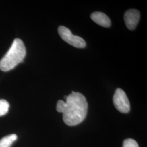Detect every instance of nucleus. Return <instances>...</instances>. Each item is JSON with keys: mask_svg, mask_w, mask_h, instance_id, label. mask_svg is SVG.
Returning a JSON list of instances; mask_svg holds the SVG:
<instances>
[{"mask_svg": "<svg viewBox=\"0 0 147 147\" xmlns=\"http://www.w3.org/2000/svg\"><path fill=\"white\" fill-rule=\"evenodd\" d=\"M123 147H139V146L136 141L131 138H128L123 142Z\"/></svg>", "mask_w": 147, "mask_h": 147, "instance_id": "nucleus-9", "label": "nucleus"}, {"mask_svg": "<svg viewBox=\"0 0 147 147\" xmlns=\"http://www.w3.org/2000/svg\"><path fill=\"white\" fill-rule=\"evenodd\" d=\"M113 104L117 110L121 113H126L130 110V104L125 92L121 88H117L113 98Z\"/></svg>", "mask_w": 147, "mask_h": 147, "instance_id": "nucleus-4", "label": "nucleus"}, {"mask_svg": "<svg viewBox=\"0 0 147 147\" xmlns=\"http://www.w3.org/2000/svg\"><path fill=\"white\" fill-rule=\"evenodd\" d=\"M18 137L16 134H11L0 140V147H10Z\"/></svg>", "mask_w": 147, "mask_h": 147, "instance_id": "nucleus-7", "label": "nucleus"}, {"mask_svg": "<svg viewBox=\"0 0 147 147\" xmlns=\"http://www.w3.org/2000/svg\"><path fill=\"white\" fill-rule=\"evenodd\" d=\"M92 20L95 23L104 27L111 26V22L110 18L104 13L100 11H95L90 15Z\"/></svg>", "mask_w": 147, "mask_h": 147, "instance_id": "nucleus-6", "label": "nucleus"}, {"mask_svg": "<svg viewBox=\"0 0 147 147\" xmlns=\"http://www.w3.org/2000/svg\"><path fill=\"white\" fill-rule=\"evenodd\" d=\"M58 32L61 38L69 44L77 48H84L86 43L82 38L74 36L70 30L63 26H60L58 28Z\"/></svg>", "mask_w": 147, "mask_h": 147, "instance_id": "nucleus-3", "label": "nucleus"}, {"mask_svg": "<svg viewBox=\"0 0 147 147\" xmlns=\"http://www.w3.org/2000/svg\"><path fill=\"white\" fill-rule=\"evenodd\" d=\"M9 109V104L4 99H0V116L6 115Z\"/></svg>", "mask_w": 147, "mask_h": 147, "instance_id": "nucleus-8", "label": "nucleus"}, {"mask_svg": "<svg viewBox=\"0 0 147 147\" xmlns=\"http://www.w3.org/2000/svg\"><path fill=\"white\" fill-rule=\"evenodd\" d=\"M66 101L58 100L56 110L63 113L64 122L69 126L77 125L84 121L88 111V103L84 95L72 92L67 96Z\"/></svg>", "mask_w": 147, "mask_h": 147, "instance_id": "nucleus-1", "label": "nucleus"}, {"mask_svg": "<svg viewBox=\"0 0 147 147\" xmlns=\"http://www.w3.org/2000/svg\"><path fill=\"white\" fill-rule=\"evenodd\" d=\"M124 18L127 28L130 30H134L138 23L140 18V13L136 9H131L126 11Z\"/></svg>", "mask_w": 147, "mask_h": 147, "instance_id": "nucleus-5", "label": "nucleus"}, {"mask_svg": "<svg viewBox=\"0 0 147 147\" xmlns=\"http://www.w3.org/2000/svg\"><path fill=\"white\" fill-rule=\"evenodd\" d=\"M26 54V50L21 39L16 38L8 52L0 61V70L8 71L23 62Z\"/></svg>", "mask_w": 147, "mask_h": 147, "instance_id": "nucleus-2", "label": "nucleus"}]
</instances>
